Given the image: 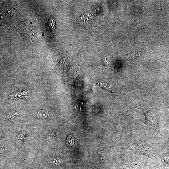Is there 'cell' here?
<instances>
[{"mask_svg": "<svg viewBox=\"0 0 169 169\" xmlns=\"http://www.w3.org/2000/svg\"><path fill=\"white\" fill-rule=\"evenodd\" d=\"M74 139L72 136L71 135H69L66 140V145L69 146H71L74 144Z\"/></svg>", "mask_w": 169, "mask_h": 169, "instance_id": "obj_10", "label": "cell"}, {"mask_svg": "<svg viewBox=\"0 0 169 169\" xmlns=\"http://www.w3.org/2000/svg\"><path fill=\"white\" fill-rule=\"evenodd\" d=\"M28 93L27 91H19L9 95L8 97L11 99L19 100V99H22L25 97Z\"/></svg>", "mask_w": 169, "mask_h": 169, "instance_id": "obj_2", "label": "cell"}, {"mask_svg": "<svg viewBox=\"0 0 169 169\" xmlns=\"http://www.w3.org/2000/svg\"><path fill=\"white\" fill-rule=\"evenodd\" d=\"M67 60V57L66 55H64L61 59L60 61L58 63H56V65L54 69L56 70L59 69H62L64 68L65 66Z\"/></svg>", "mask_w": 169, "mask_h": 169, "instance_id": "obj_3", "label": "cell"}, {"mask_svg": "<svg viewBox=\"0 0 169 169\" xmlns=\"http://www.w3.org/2000/svg\"><path fill=\"white\" fill-rule=\"evenodd\" d=\"M25 135L24 132L22 131L18 136L16 139V144L17 146H19L21 144Z\"/></svg>", "mask_w": 169, "mask_h": 169, "instance_id": "obj_8", "label": "cell"}, {"mask_svg": "<svg viewBox=\"0 0 169 169\" xmlns=\"http://www.w3.org/2000/svg\"><path fill=\"white\" fill-rule=\"evenodd\" d=\"M97 84L100 87L105 90H108L111 92H113L114 91V90L109 84L105 83L100 82H99Z\"/></svg>", "mask_w": 169, "mask_h": 169, "instance_id": "obj_7", "label": "cell"}, {"mask_svg": "<svg viewBox=\"0 0 169 169\" xmlns=\"http://www.w3.org/2000/svg\"><path fill=\"white\" fill-rule=\"evenodd\" d=\"M143 112L145 117V121L144 125L142 128L143 129L146 125H149L154 128L155 127V122L156 117L155 115L143 108H138Z\"/></svg>", "mask_w": 169, "mask_h": 169, "instance_id": "obj_1", "label": "cell"}, {"mask_svg": "<svg viewBox=\"0 0 169 169\" xmlns=\"http://www.w3.org/2000/svg\"><path fill=\"white\" fill-rule=\"evenodd\" d=\"M130 56V58L132 59L142 58L141 55V51L138 50L131 51Z\"/></svg>", "mask_w": 169, "mask_h": 169, "instance_id": "obj_6", "label": "cell"}, {"mask_svg": "<svg viewBox=\"0 0 169 169\" xmlns=\"http://www.w3.org/2000/svg\"><path fill=\"white\" fill-rule=\"evenodd\" d=\"M163 162L165 166H169V149L163 156Z\"/></svg>", "mask_w": 169, "mask_h": 169, "instance_id": "obj_9", "label": "cell"}, {"mask_svg": "<svg viewBox=\"0 0 169 169\" xmlns=\"http://www.w3.org/2000/svg\"><path fill=\"white\" fill-rule=\"evenodd\" d=\"M49 25L53 30L55 29V22L54 19L52 16H51L49 19Z\"/></svg>", "mask_w": 169, "mask_h": 169, "instance_id": "obj_11", "label": "cell"}, {"mask_svg": "<svg viewBox=\"0 0 169 169\" xmlns=\"http://www.w3.org/2000/svg\"><path fill=\"white\" fill-rule=\"evenodd\" d=\"M49 112L46 110H42L37 111L36 114V117L39 119L46 118L49 115Z\"/></svg>", "mask_w": 169, "mask_h": 169, "instance_id": "obj_4", "label": "cell"}, {"mask_svg": "<svg viewBox=\"0 0 169 169\" xmlns=\"http://www.w3.org/2000/svg\"><path fill=\"white\" fill-rule=\"evenodd\" d=\"M18 115V114L16 111L12 110L7 114L6 118L9 120L14 121L17 119Z\"/></svg>", "mask_w": 169, "mask_h": 169, "instance_id": "obj_5", "label": "cell"}]
</instances>
